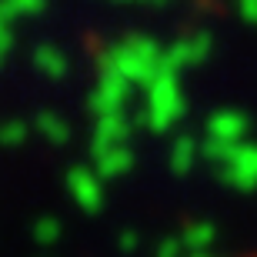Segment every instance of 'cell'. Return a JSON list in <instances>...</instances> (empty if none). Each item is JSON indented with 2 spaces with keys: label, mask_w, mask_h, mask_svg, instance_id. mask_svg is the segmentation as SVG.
I'll return each mask as SVG.
<instances>
[{
  "label": "cell",
  "mask_w": 257,
  "mask_h": 257,
  "mask_svg": "<svg viewBox=\"0 0 257 257\" xmlns=\"http://www.w3.org/2000/svg\"><path fill=\"white\" fill-rule=\"evenodd\" d=\"M70 191H74L77 204L87 210L100 207V171H87V167H80V171L70 174Z\"/></svg>",
  "instance_id": "1"
},
{
  "label": "cell",
  "mask_w": 257,
  "mask_h": 257,
  "mask_svg": "<svg viewBox=\"0 0 257 257\" xmlns=\"http://www.w3.org/2000/svg\"><path fill=\"white\" fill-rule=\"evenodd\" d=\"M17 137H24V127H7L4 131V144H14Z\"/></svg>",
  "instance_id": "4"
},
{
  "label": "cell",
  "mask_w": 257,
  "mask_h": 257,
  "mask_svg": "<svg viewBox=\"0 0 257 257\" xmlns=\"http://www.w3.org/2000/svg\"><path fill=\"white\" fill-rule=\"evenodd\" d=\"M7 50H10V30L0 24V60L7 57Z\"/></svg>",
  "instance_id": "3"
},
{
  "label": "cell",
  "mask_w": 257,
  "mask_h": 257,
  "mask_svg": "<svg viewBox=\"0 0 257 257\" xmlns=\"http://www.w3.org/2000/svg\"><path fill=\"white\" fill-rule=\"evenodd\" d=\"M64 54L60 50H54V47H40L37 50V67L44 70V74H50V77H60L64 74Z\"/></svg>",
  "instance_id": "2"
}]
</instances>
